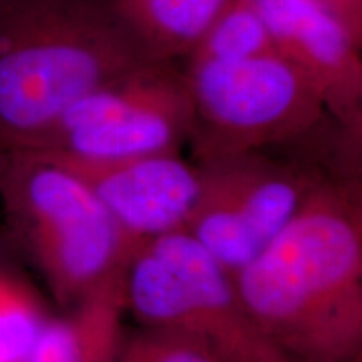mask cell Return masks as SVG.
Listing matches in <instances>:
<instances>
[{"mask_svg": "<svg viewBox=\"0 0 362 362\" xmlns=\"http://www.w3.org/2000/svg\"><path fill=\"white\" fill-rule=\"evenodd\" d=\"M151 62L189 56L228 0H111Z\"/></svg>", "mask_w": 362, "mask_h": 362, "instance_id": "obj_10", "label": "cell"}, {"mask_svg": "<svg viewBox=\"0 0 362 362\" xmlns=\"http://www.w3.org/2000/svg\"><path fill=\"white\" fill-rule=\"evenodd\" d=\"M341 19L357 40H362V0H319Z\"/></svg>", "mask_w": 362, "mask_h": 362, "instance_id": "obj_16", "label": "cell"}, {"mask_svg": "<svg viewBox=\"0 0 362 362\" xmlns=\"http://www.w3.org/2000/svg\"><path fill=\"white\" fill-rule=\"evenodd\" d=\"M146 62L111 0H0V151L37 146L72 103Z\"/></svg>", "mask_w": 362, "mask_h": 362, "instance_id": "obj_2", "label": "cell"}, {"mask_svg": "<svg viewBox=\"0 0 362 362\" xmlns=\"http://www.w3.org/2000/svg\"><path fill=\"white\" fill-rule=\"evenodd\" d=\"M61 160L96 194L131 252L148 240L187 228L200 194V166L180 153L107 163Z\"/></svg>", "mask_w": 362, "mask_h": 362, "instance_id": "obj_8", "label": "cell"}, {"mask_svg": "<svg viewBox=\"0 0 362 362\" xmlns=\"http://www.w3.org/2000/svg\"><path fill=\"white\" fill-rule=\"evenodd\" d=\"M230 359L232 362H298L262 337L253 327L232 347Z\"/></svg>", "mask_w": 362, "mask_h": 362, "instance_id": "obj_15", "label": "cell"}, {"mask_svg": "<svg viewBox=\"0 0 362 362\" xmlns=\"http://www.w3.org/2000/svg\"><path fill=\"white\" fill-rule=\"evenodd\" d=\"M248 322L298 362H359L362 180L332 173L233 277Z\"/></svg>", "mask_w": 362, "mask_h": 362, "instance_id": "obj_1", "label": "cell"}, {"mask_svg": "<svg viewBox=\"0 0 362 362\" xmlns=\"http://www.w3.org/2000/svg\"><path fill=\"white\" fill-rule=\"evenodd\" d=\"M275 51L269 29L252 0H228L188 61H238Z\"/></svg>", "mask_w": 362, "mask_h": 362, "instance_id": "obj_12", "label": "cell"}, {"mask_svg": "<svg viewBox=\"0 0 362 362\" xmlns=\"http://www.w3.org/2000/svg\"><path fill=\"white\" fill-rule=\"evenodd\" d=\"M47 319L33 288L0 265V362H24Z\"/></svg>", "mask_w": 362, "mask_h": 362, "instance_id": "obj_14", "label": "cell"}, {"mask_svg": "<svg viewBox=\"0 0 362 362\" xmlns=\"http://www.w3.org/2000/svg\"><path fill=\"white\" fill-rule=\"evenodd\" d=\"M111 362H232L205 334L185 329L143 327L124 334Z\"/></svg>", "mask_w": 362, "mask_h": 362, "instance_id": "obj_13", "label": "cell"}, {"mask_svg": "<svg viewBox=\"0 0 362 362\" xmlns=\"http://www.w3.org/2000/svg\"><path fill=\"white\" fill-rule=\"evenodd\" d=\"M189 124L183 71L146 62L72 103L34 148L83 163L180 153Z\"/></svg>", "mask_w": 362, "mask_h": 362, "instance_id": "obj_6", "label": "cell"}, {"mask_svg": "<svg viewBox=\"0 0 362 362\" xmlns=\"http://www.w3.org/2000/svg\"><path fill=\"white\" fill-rule=\"evenodd\" d=\"M183 76L194 163L292 144L332 117L314 81L279 51L188 61Z\"/></svg>", "mask_w": 362, "mask_h": 362, "instance_id": "obj_5", "label": "cell"}, {"mask_svg": "<svg viewBox=\"0 0 362 362\" xmlns=\"http://www.w3.org/2000/svg\"><path fill=\"white\" fill-rule=\"evenodd\" d=\"M123 296L112 291L44 324L24 362H111L123 336Z\"/></svg>", "mask_w": 362, "mask_h": 362, "instance_id": "obj_11", "label": "cell"}, {"mask_svg": "<svg viewBox=\"0 0 362 362\" xmlns=\"http://www.w3.org/2000/svg\"><path fill=\"white\" fill-rule=\"evenodd\" d=\"M275 49L300 67L342 126H362L361 40L319 0H252Z\"/></svg>", "mask_w": 362, "mask_h": 362, "instance_id": "obj_9", "label": "cell"}, {"mask_svg": "<svg viewBox=\"0 0 362 362\" xmlns=\"http://www.w3.org/2000/svg\"><path fill=\"white\" fill-rule=\"evenodd\" d=\"M121 296L124 312L143 327L205 334L226 356L253 327L240 304L233 275L187 230L133 248L123 269Z\"/></svg>", "mask_w": 362, "mask_h": 362, "instance_id": "obj_7", "label": "cell"}, {"mask_svg": "<svg viewBox=\"0 0 362 362\" xmlns=\"http://www.w3.org/2000/svg\"><path fill=\"white\" fill-rule=\"evenodd\" d=\"M7 235L67 310L119 291L129 247L96 194L61 158L37 148L0 151Z\"/></svg>", "mask_w": 362, "mask_h": 362, "instance_id": "obj_3", "label": "cell"}, {"mask_svg": "<svg viewBox=\"0 0 362 362\" xmlns=\"http://www.w3.org/2000/svg\"><path fill=\"white\" fill-rule=\"evenodd\" d=\"M197 165L200 194L185 230L233 277L329 175L361 173L359 158L332 119L300 141Z\"/></svg>", "mask_w": 362, "mask_h": 362, "instance_id": "obj_4", "label": "cell"}]
</instances>
